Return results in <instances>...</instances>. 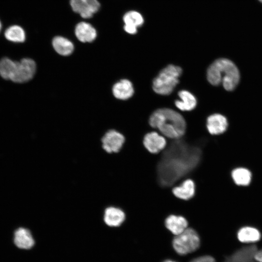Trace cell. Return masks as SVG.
I'll use <instances>...</instances> for the list:
<instances>
[{
    "label": "cell",
    "mask_w": 262,
    "mask_h": 262,
    "mask_svg": "<svg viewBox=\"0 0 262 262\" xmlns=\"http://www.w3.org/2000/svg\"><path fill=\"white\" fill-rule=\"evenodd\" d=\"M202 150L199 144H189L182 139L171 142L164 151L157 167L160 185L168 187L186 176L199 165Z\"/></svg>",
    "instance_id": "1"
},
{
    "label": "cell",
    "mask_w": 262,
    "mask_h": 262,
    "mask_svg": "<svg viewBox=\"0 0 262 262\" xmlns=\"http://www.w3.org/2000/svg\"><path fill=\"white\" fill-rule=\"evenodd\" d=\"M150 125L158 129L164 136L179 139L185 132L186 123L182 116L176 111L168 109H159L154 111L149 120Z\"/></svg>",
    "instance_id": "2"
},
{
    "label": "cell",
    "mask_w": 262,
    "mask_h": 262,
    "mask_svg": "<svg viewBox=\"0 0 262 262\" xmlns=\"http://www.w3.org/2000/svg\"><path fill=\"white\" fill-rule=\"evenodd\" d=\"M207 78L211 84L218 85L222 83L226 90L232 91L239 83L240 74L232 62L226 58H220L209 66Z\"/></svg>",
    "instance_id": "3"
},
{
    "label": "cell",
    "mask_w": 262,
    "mask_h": 262,
    "mask_svg": "<svg viewBox=\"0 0 262 262\" xmlns=\"http://www.w3.org/2000/svg\"><path fill=\"white\" fill-rule=\"evenodd\" d=\"M35 71V63L30 58H24L19 62L6 57L0 60V75L15 82H28L33 78Z\"/></svg>",
    "instance_id": "4"
},
{
    "label": "cell",
    "mask_w": 262,
    "mask_h": 262,
    "mask_svg": "<svg viewBox=\"0 0 262 262\" xmlns=\"http://www.w3.org/2000/svg\"><path fill=\"white\" fill-rule=\"evenodd\" d=\"M181 73L182 69L180 66L173 65L166 66L153 80V90L160 95H169L179 83V78Z\"/></svg>",
    "instance_id": "5"
},
{
    "label": "cell",
    "mask_w": 262,
    "mask_h": 262,
    "mask_svg": "<svg viewBox=\"0 0 262 262\" xmlns=\"http://www.w3.org/2000/svg\"><path fill=\"white\" fill-rule=\"evenodd\" d=\"M200 245L199 236L192 228H187L180 234L176 235L172 241L174 249L180 255L194 252L198 249Z\"/></svg>",
    "instance_id": "6"
},
{
    "label": "cell",
    "mask_w": 262,
    "mask_h": 262,
    "mask_svg": "<svg viewBox=\"0 0 262 262\" xmlns=\"http://www.w3.org/2000/svg\"><path fill=\"white\" fill-rule=\"evenodd\" d=\"M103 149L108 153H117L125 142L124 136L115 130L107 131L101 139Z\"/></svg>",
    "instance_id": "7"
},
{
    "label": "cell",
    "mask_w": 262,
    "mask_h": 262,
    "mask_svg": "<svg viewBox=\"0 0 262 262\" xmlns=\"http://www.w3.org/2000/svg\"><path fill=\"white\" fill-rule=\"evenodd\" d=\"M70 4L74 12L84 18L91 17L100 7L98 0H70Z\"/></svg>",
    "instance_id": "8"
},
{
    "label": "cell",
    "mask_w": 262,
    "mask_h": 262,
    "mask_svg": "<svg viewBox=\"0 0 262 262\" xmlns=\"http://www.w3.org/2000/svg\"><path fill=\"white\" fill-rule=\"evenodd\" d=\"M143 144L149 152L156 154L165 147L166 142L163 136L153 131L145 135L143 139Z\"/></svg>",
    "instance_id": "9"
},
{
    "label": "cell",
    "mask_w": 262,
    "mask_h": 262,
    "mask_svg": "<svg viewBox=\"0 0 262 262\" xmlns=\"http://www.w3.org/2000/svg\"><path fill=\"white\" fill-rule=\"evenodd\" d=\"M228 126L227 118L222 115L214 114L210 115L207 119L206 126L209 133L218 135L224 132Z\"/></svg>",
    "instance_id": "10"
},
{
    "label": "cell",
    "mask_w": 262,
    "mask_h": 262,
    "mask_svg": "<svg viewBox=\"0 0 262 262\" xmlns=\"http://www.w3.org/2000/svg\"><path fill=\"white\" fill-rule=\"evenodd\" d=\"M126 215L121 209L113 206L106 208L104 211L103 220L111 227L120 226L125 221Z\"/></svg>",
    "instance_id": "11"
},
{
    "label": "cell",
    "mask_w": 262,
    "mask_h": 262,
    "mask_svg": "<svg viewBox=\"0 0 262 262\" xmlns=\"http://www.w3.org/2000/svg\"><path fill=\"white\" fill-rule=\"evenodd\" d=\"M14 241L16 246L21 249H30L34 244L31 232L24 228H18L15 231Z\"/></svg>",
    "instance_id": "12"
},
{
    "label": "cell",
    "mask_w": 262,
    "mask_h": 262,
    "mask_svg": "<svg viewBox=\"0 0 262 262\" xmlns=\"http://www.w3.org/2000/svg\"><path fill=\"white\" fill-rule=\"evenodd\" d=\"M75 35L80 41L91 42L97 36L95 29L89 23L81 22L79 23L75 27Z\"/></svg>",
    "instance_id": "13"
},
{
    "label": "cell",
    "mask_w": 262,
    "mask_h": 262,
    "mask_svg": "<svg viewBox=\"0 0 262 262\" xmlns=\"http://www.w3.org/2000/svg\"><path fill=\"white\" fill-rule=\"evenodd\" d=\"M165 225L172 233L177 235L187 228L188 222L184 217L172 214L165 219Z\"/></svg>",
    "instance_id": "14"
},
{
    "label": "cell",
    "mask_w": 262,
    "mask_h": 262,
    "mask_svg": "<svg viewBox=\"0 0 262 262\" xmlns=\"http://www.w3.org/2000/svg\"><path fill=\"white\" fill-rule=\"evenodd\" d=\"M114 96L119 99L125 100L130 98L134 93V89L131 82L123 79L114 84L113 87Z\"/></svg>",
    "instance_id": "15"
},
{
    "label": "cell",
    "mask_w": 262,
    "mask_h": 262,
    "mask_svg": "<svg viewBox=\"0 0 262 262\" xmlns=\"http://www.w3.org/2000/svg\"><path fill=\"white\" fill-rule=\"evenodd\" d=\"M172 192L178 198L183 200H188L192 198L195 195V183L192 180H186L181 184L174 187Z\"/></svg>",
    "instance_id": "16"
},
{
    "label": "cell",
    "mask_w": 262,
    "mask_h": 262,
    "mask_svg": "<svg viewBox=\"0 0 262 262\" xmlns=\"http://www.w3.org/2000/svg\"><path fill=\"white\" fill-rule=\"evenodd\" d=\"M180 98L175 101L176 106L183 111H188L194 109L196 105V100L195 96L186 90H181L178 93Z\"/></svg>",
    "instance_id": "17"
},
{
    "label": "cell",
    "mask_w": 262,
    "mask_h": 262,
    "mask_svg": "<svg viewBox=\"0 0 262 262\" xmlns=\"http://www.w3.org/2000/svg\"><path fill=\"white\" fill-rule=\"evenodd\" d=\"M261 233L257 229L250 226L242 227L237 233L238 240L244 243L256 242L261 239Z\"/></svg>",
    "instance_id": "18"
},
{
    "label": "cell",
    "mask_w": 262,
    "mask_h": 262,
    "mask_svg": "<svg viewBox=\"0 0 262 262\" xmlns=\"http://www.w3.org/2000/svg\"><path fill=\"white\" fill-rule=\"evenodd\" d=\"M231 176L234 182L238 186H246L250 183L252 179L251 172L245 167L234 169Z\"/></svg>",
    "instance_id": "19"
},
{
    "label": "cell",
    "mask_w": 262,
    "mask_h": 262,
    "mask_svg": "<svg viewBox=\"0 0 262 262\" xmlns=\"http://www.w3.org/2000/svg\"><path fill=\"white\" fill-rule=\"evenodd\" d=\"M52 46L58 54L63 56L71 54L74 50L73 43L68 39L60 36L53 39Z\"/></svg>",
    "instance_id": "20"
},
{
    "label": "cell",
    "mask_w": 262,
    "mask_h": 262,
    "mask_svg": "<svg viewBox=\"0 0 262 262\" xmlns=\"http://www.w3.org/2000/svg\"><path fill=\"white\" fill-rule=\"evenodd\" d=\"M4 36L9 41L16 43L23 42L26 38L24 30L18 25L8 27L4 32Z\"/></svg>",
    "instance_id": "21"
},
{
    "label": "cell",
    "mask_w": 262,
    "mask_h": 262,
    "mask_svg": "<svg viewBox=\"0 0 262 262\" xmlns=\"http://www.w3.org/2000/svg\"><path fill=\"white\" fill-rule=\"evenodd\" d=\"M125 25L136 28L141 27L144 23V18L142 14L136 11H130L125 14L123 17Z\"/></svg>",
    "instance_id": "22"
},
{
    "label": "cell",
    "mask_w": 262,
    "mask_h": 262,
    "mask_svg": "<svg viewBox=\"0 0 262 262\" xmlns=\"http://www.w3.org/2000/svg\"><path fill=\"white\" fill-rule=\"evenodd\" d=\"M190 262H215V260L212 256L204 255L195 258Z\"/></svg>",
    "instance_id": "23"
},
{
    "label": "cell",
    "mask_w": 262,
    "mask_h": 262,
    "mask_svg": "<svg viewBox=\"0 0 262 262\" xmlns=\"http://www.w3.org/2000/svg\"><path fill=\"white\" fill-rule=\"evenodd\" d=\"M137 28L124 25V29L126 32L131 34H135L137 33Z\"/></svg>",
    "instance_id": "24"
},
{
    "label": "cell",
    "mask_w": 262,
    "mask_h": 262,
    "mask_svg": "<svg viewBox=\"0 0 262 262\" xmlns=\"http://www.w3.org/2000/svg\"><path fill=\"white\" fill-rule=\"evenodd\" d=\"M254 259L257 262H262V249L255 253Z\"/></svg>",
    "instance_id": "25"
},
{
    "label": "cell",
    "mask_w": 262,
    "mask_h": 262,
    "mask_svg": "<svg viewBox=\"0 0 262 262\" xmlns=\"http://www.w3.org/2000/svg\"><path fill=\"white\" fill-rule=\"evenodd\" d=\"M224 262H236L233 259L231 260V258H228Z\"/></svg>",
    "instance_id": "26"
},
{
    "label": "cell",
    "mask_w": 262,
    "mask_h": 262,
    "mask_svg": "<svg viewBox=\"0 0 262 262\" xmlns=\"http://www.w3.org/2000/svg\"><path fill=\"white\" fill-rule=\"evenodd\" d=\"M163 262H177L173 260H166L163 261Z\"/></svg>",
    "instance_id": "27"
},
{
    "label": "cell",
    "mask_w": 262,
    "mask_h": 262,
    "mask_svg": "<svg viewBox=\"0 0 262 262\" xmlns=\"http://www.w3.org/2000/svg\"><path fill=\"white\" fill-rule=\"evenodd\" d=\"M1 22L0 21V32L1 31Z\"/></svg>",
    "instance_id": "28"
},
{
    "label": "cell",
    "mask_w": 262,
    "mask_h": 262,
    "mask_svg": "<svg viewBox=\"0 0 262 262\" xmlns=\"http://www.w3.org/2000/svg\"><path fill=\"white\" fill-rule=\"evenodd\" d=\"M259 0L262 3V0Z\"/></svg>",
    "instance_id": "29"
}]
</instances>
